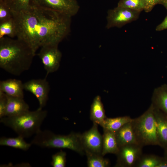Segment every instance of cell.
Wrapping results in <instances>:
<instances>
[{"instance_id": "cell-5", "label": "cell", "mask_w": 167, "mask_h": 167, "mask_svg": "<svg viewBox=\"0 0 167 167\" xmlns=\"http://www.w3.org/2000/svg\"><path fill=\"white\" fill-rule=\"evenodd\" d=\"M131 122L138 144L142 147L149 145H158L152 104L143 113L133 119Z\"/></svg>"}, {"instance_id": "cell-28", "label": "cell", "mask_w": 167, "mask_h": 167, "mask_svg": "<svg viewBox=\"0 0 167 167\" xmlns=\"http://www.w3.org/2000/svg\"><path fill=\"white\" fill-rule=\"evenodd\" d=\"M7 101V95L0 91V118L5 116Z\"/></svg>"}, {"instance_id": "cell-9", "label": "cell", "mask_w": 167, "mask_h": 167, "mask_svg": "<svg viewBox=\"0 0 167 167\" xmlns=\"http://www.w3.org/2000/svg\"><path fill=\"white\" fill-rule=\"evenodd\" d=\"M35 6L57 11L70 17L75 15L80 6L76 0H35Z\"/></svg>"}, {"instance_id": "cell-4", "label": "cell", "mask_w": 167, "mask_h": 167, "mask_svg": "<svg viewBox=\"0 0 167 167\" xmlns=\"http://www.w3.org/2000/svg\"><path fill=\"white\" fill-rule=\"evenodd\" d=\"M81 134L71 132L66 135L56 134L48 130H41L31 142L32 145L46 148L69 149L81 155L85 154Z\"/></svg>"}, {"instance_id": "cell-27", "label": "cell", "mask_w": 167, "mask_h": 167, "mask_svg": "<svg viewBox=\"0 0 167 167\" xmlns=\"http://www.w3.org/2000/svg\"><path fill=\"white\" fill-rule=\"evenodd\" d=\"M13 17L12 13L4 2H0V22L9 19Z\"/></svg>"}, {"instance_id": "cell-19", "label": "cell", "mask_w": 167, "mask_h": 167, "mask_svg": "<svg viewBox=\"0 0 167 167\" xmlns=\"http://www.w3.org/2000/svg\"><path fill=\"white\" fill-rule=\"evenodd\" d=\"M133 119L128 116L113 118L106 117L101 126L103 129L115 132L124 124L131 122Z\"/></svg>"}, {"instance_id": "cell-21", "label": "cell", "mask_w": 167, "mask_h": 167, "mask_svg": "<svg viewBox=\"0 0 167 167\" xmlns=\"http://www.w3.org/2000/svg\"><path fill=\"white\" fill-rule=\"evenodd\" d=\"M35 0H5L4 2L13 12L29 9L35 6Z\"/></svg>"}, {"instance_id": "cell-18", "label": "cell", "mask_w": 167, "mask_h": 167, "mask_svg": "<svg viewBox=\"0 0 167 167\" xmlns=\"http://www.w3.org/2000/svg\"><path fill=\"white\" fill-rule=\"evenodd\" d=\"M24 138L19 135L15 138H7L2 137L0 139V145L12 147L24 151L28 150L32 144L28 143Z\"/></svg>"}, {"instance_id": "cell-3", "label": "cell", "mask_w": 167, "mask_h": 167, "mask_svg": "<svg viewBox=\"0 0 167 167\" xmlns=\"http://www.w3.org/2000/svg\"><path fill=\"white\" fill-rule=\"evenodd\" d=\"M47 115V111L38 108L31 111L29 110L16 116L4 117L0 122L13 130L18 135L28 138L35 135Z\"/></svg>"}, {"instance_id": "cell-17", "label": "cell", "mask_w": 167, "mask_h": 167, "mask_svg": "<svg viewBox=\"0 0 167 167\" xmlns=\"http://www.w3.org/2000/svg\"><path fill=\"white\" fill-rule=\"evenodd\" d=\"M106 118L101 97L97 96L94 99L91 105L90 119L93 123L101 126Z\"/></svg>"}, {"instance_id": "cell-23", "label": "cell", "mask_w": 167, "mask_h": 167, "mask_svg": "<svg viewBox=\"0 0 167 167\" xmlns=\"http://www.w3.org/2000/svg\"><path fill=\"white\" fill-rule=\"evenodd\" d=\"M85 154L88 167H108L110 165L109 159L104 158L101 154L86 152Z\"/></svg>"}, {"instance_id": "cell-7", "label": "cell", "mask_w": 167, "mask_h": 167, "mask_svg": "<svg viewBox=\"0 0 167 167\" xmlns=\"http://www.w3.org/2000/svg\"><path fill=\"white\" fill-rule=\"evenodd\" d=\"M58 45L48 44L41 47L38 55L46 71V76L56 71L59 68L62 54Z\"/></svg>"}, {"instance_id": "cell-11", "label": "cell", "mask_w": 167, "mask_h": 167, "mask_svg": "<svg viewBox=\"0 0 167 167\" xmlns=\"http://www.w3.org/2000/svg\"><path fill=\"white\" fill-rule=\"evenodd\" d=\"M88 131L81 134L82 143L86 152L102 154V135L99 131L98 124L94 123Z\"/></svg>"}, {"instance_id": "cell-29", "label": "cell", "mask_w": 167, "mask_h": 167, "mask_svg": "<svg viewBox=\"0 0 167 167\" xmlns=\"http://www.w3.org/2000/svg\"><path fill=\"white\" fill-rule=\"evenodd\" d=\"M145 3V7L144 10L146 12L150 11L154 6L159 4L161 0H144Z\"/></svg>"}, {"instance_id": "cell-26", "label": "cell", "mask_w": 167, "mask_h": 167, "mask_svg": "<svg viewBox=\"0 0 167 167\" xmlns=\"http://www.w3.org/2000/svg\"><path fill=\"white\" fill-rule=\"evenodd\" d=\"M66 153L61 150L53 154L52 156L51 163L53 167H64L66 162Z\"/></svg>"}, {"instance_id": "cell-16", "label": "cell", "mask_w": 167, "mask_h": 167, "mask_svg": "<svg viewBox=\"0 0 167 167\" xmlns=\"http://www.w3.org/2000/svg\"><path fill=\"white\" fill-rule=\"evenodd\" d=\"M103 131L102 155L104 156L109 153L116 154L119 148L116 141L115 132L105 129H103Z\"/></svg>"}, {"instance_id": "cell-15", "label": "cell", "mask_w": 167, "mask_h": 167, "mask_svg": "<svg viewBox=\"0 0 167 167\" xmlns=\"http://www.w3.org/2000/svg\"><path fill=\"white\" fill-rule=\"evenodd\" d=\"M7 101L5 116H16L29 110V106L24 98L7 95Z\"/></svg>"}, {"instance_id": "cell-33", "label": "cell", "mask_w": 167, "mask_h": 167, "mask_svg": "<svg viewBox=\"0 0 167 167\" xmlns=\"http://www.w3.org/2000/svg\"><path fill=\"white\" fill-rule=\"evenodd\" d=\"M5 0H0V2H4Z\"/></svg>"}, {"instance_id": "cell-25", "label": "cell", "mask_w": 167, "mask_h": 167, "mask_svg": "<svg viewBox=\"0 0 167 167\" xmlns=\"http://www.w3.org/2000/svg\"><path fill=\"white\" fill-rule=\"evenodd\" d=\"M117 6L141 12L144 10L145 3L144 0H119Z\"/></svg>"}, {"instance_id": "cell-12", "label": "cell", "mask_w": 167, "mask_h": 167, "mask_svg": "<svg viewBox=\"0 0 167 167\" xmlns=\"http://www.w3.org/2000/svg\"><path fill=\"white\" fill-rule=\"evenodd\" d=\"M153 107L158 146L164 149L167 146V114Z\"/></svg>"}, {"instance_id": "cell-14", "label": "cell", "mask_w": 167, "mask_h": 167, "mask_svg": "<svg viewBox=\"0 0 167 167\" xmlns=\"http://www.w3.org/2000/svg\"><path fill=\"white\" fill-rule=\"evenodd\" d=\"M132 121L124 124L115 132L116 141L119 148L128 144H138Z\"/></svg>"}, {"instance_id": "cell-24", "label": "cell", "mask_w": 167, "mask_h": 167, "mask_svg": "<svg viewBox=\"0 0 167 167\" xmlns=\"http://www.w3.org/2000/svg\"><path fill=\"white\" fill-rule=\"evenodd\" d=\"M163 157L152 154L142 155L135 167H158Z\"/></svg>"}, {"instance_id": "cell-20", "label": "cell", "mask_w": 167, "mask_h": 167, "mask_svg": "<svg viewBox=\"0 0 167 167\" xmlns=\"http://www.w3.org/2000/svg\"><path fill=\"white\" fill-rule=\"evenodd\" d=\"M152 100V104L155 107L167 114V86H164L156 90Z\"/></svg>"}, {"instance_id": "cell-8", "label": "cell", "mask_w": 167, "mask_h": 167, "mask_svg": "<svg viewBox=\"0 0 167 167\" xmlns=\"http://www.w3.org/2000/svg\"><path fill=\"white\" fill-rule=\"evenodd\" d=\"M143 147L137 144H128L119 147L116 154L117 160L114 166L135 167L143 155Z\"/></svg>"}, {"instance_id": "cell-32", "label": "cell", "mask_w": 167, "mask_h": 167, "mask_svg": "<svg viewBox=\"0 0 167 167\" xmlns=\"http://www.w3.org/2000/svg\"><path fill=\"white\" fill-rule=\"evenodd\" d=\"M164 156L163 158L166 161H167V146L164 148Z\"/></svg>"}, {"instance_id": "cell-1", "label": "cell", "mask_w": 167, "mask_h": 167, "mask_svg": "<svg viewBox=\"0 0 167 167\" xmlns=\"http://www.w3.org/2000/svg\"><path fill=\"white\" fill-rule=\"evenodd\" d=\"M12 13L17 38L26 42L35 53L45 45H58L70 32L71 17L57 11L35 6Z\"/></svg>"}, {"instance_id": "cell-10", "label": "cell", "mask_w": 167, "mask_h": 167, "mask_svg": "<svg viewBox=\"0 0 167 167\" xmlns=\"http://www.w3.org/2000/svg\"><path fill=\"white\" fill-rule=\"evenodd\" d=\"M46 77L42 79H32L24 83V89L36 97L39 104L38 108L40 109L46 106L48 100L50 88Z\"/></svg>"}, {"instance_id": "cell-30", "label": "cell", "mask_w": 167, "mask_h": 167, "mask_svg": "<svg viewBox=\"0 0 167 167\" xmlns=\"http://www.w3.org/2000/svg\"><path fill=\"white\" fill-rule=\"evenodd\" d=\"M167 29V15L163 21L158 25L156 28V30L157 31H161Z\"/></svg>"}, {"instance_id": "cell-2", "label": "cell", "mask_w": 167, "mask_h": 167, "mask_svg": "<svg viewBox=\"0 0 167 167\" xmlns=\"http://www.w3.org/2000/svg\"><path fill=\"white\" fill-rule=\"evenodd\" d=\"M35 53L25 41L7 37L0 38V67L19 76L30 67Z\"/></svg>"}, {"instance_id": "cell-13", "label": "cell", "mask_w": 167, "mask_h": 167, "mask_svg": "<svg viewBox=\"0 0 167 167\" xmlns=\"http://www.w3.org/2000/svg\"><path fill=\"white\" fill-rule=\"evenodd\" d=\"M24 83L20 80L9 79L0 82V91L7 95L24 98Z\"/></svg>"}, {"instance_id": "cell-6", "label": "cell", "mask_w": 167, "mask_h": 167, "mask_svg": "<svg viewBox=\"0 0 167 167\" xmlns=\"http://www.w3.org/2000/svg\"><path fill=\"white\" fill-rule=\"evenodd\" d=\"M140 12L117 6L108 11L106 28H121L137 19Z\"/></svg>"}, {"instance_id": "cell-22", "label": "cell", "mask_w": 167, "mask_h": 167, "mask_svg": "<svg viewBox=\"0 0 167 167\" xmlns=\"http://www.w3.org/2000/svg\"><path fill=\"white\" fill-rule=\"evenodd\" d=\"M16 24L13 16L11 18L0 22V38L5 36L13 38L17 36Z\"/></svg>"}, {"instance_id": "cell-31", "label": "cell", "mask_w": 167, "mask_h": 167, "mask_svg": "<svg viewBox=\"0 0 167 167\" xmlns=\"http://www.w3.org/2000/svg\"><path fill=\"white\" fill-rule=\"evenodd\" d=\"M159 4L164 6L167 10V0H161Z\"/></svg>"}]
</instances>
